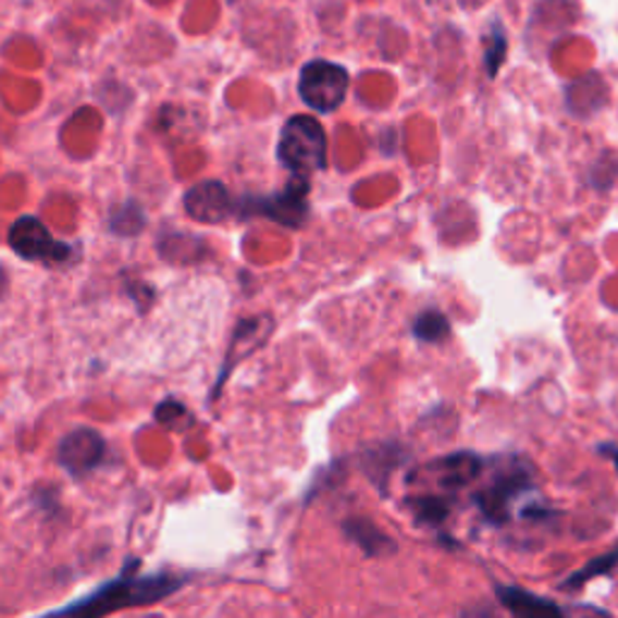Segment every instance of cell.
Returning <instances> with one entry per match:
<instances>
[{
  "mask_svg": "<svg viewBox=\"0 0 618 618\" xmlns=\"http://www.w3.org/2000/svg\"><path fill=\"white\" fill-rule=\"evenodd\" d=\"M483 61H485V69H489V75L495 77V73H498L500 69V63L505 59V35L500 32V27H495L489 37L483 39Z\"/></svg>",
  "mask_w": 618,
  "mask_h": 618,
  "instance_id": "14",
  "label": "cell"
},
{
  "mask_svg": "<svg viewBox=\"0 0 618 618\" xmlns=\"http://www.w3.org/2000/svg\"><path fill=\"white\" fill-rule=\"evenodd\" d=\"M350 77L344 65L331 61H309L297 83L302 102L314 112H336L348 95Z\"/></svg>",
  "mask_w": 618,
  "mask_h": 618,
  "instance_id": "4",
  "label": "cell"
},
{
  "mask_svg": "<svg viewBox=\"0 0 618 618\" xmlns=\"http://www.w3.org/2000/svg\"><path fill=\"white\" fill-rule=\"evenodd\" d=\"M485 471V459L473 455V452H455V455L440 457L428 461L425 467H418L408 481L411 483H428L435 485V489L455 498L459 491L467 489V485L477 483Z\"/></svg>",
  "mask_w": 618,
  "mask_h": 618,
  "instance_id": "5",
  "label": "cell"
},
{
  "mask_svg": "<svg viewBox=\"0 0 618 618\" xmlns=\"http://www.w3.org/2000/svg\"><path fill=\"white\" fill-rule=\"evenodd\" d=\"M140 558H128L114 580L104 582L102 588L71 602L63 609L47 614L44 618H107L114 611L131 609V606H148L164 602L172 594L184 590L191 582V576L184 572H152L140 576Z\"/></svg>",
  "mask_w": 618,
  "mask_h": 618,
  "instance_id": "1",
  "label": "cell"
},
{
  "mask_svg": "<svg viewBox=\"0 0 618 618\" xmlns=\"http://www.w3.org/2000/svg\"><path fill=\"white\" fill-rule=\"evenodd\" d=\"M341 532L370 558L392 556L399 548L396 541L378 522L368 520V517H348V520L341 522Z\"/></svg>",
  "mask_w": 618,
  "mask_h": 618,
  "instance_id": "10",
  "label": "cell"
},
{
  "mask_svg": "<svg viewBox=\"0 0 618 618\" xmlns=\"http://www.w3.org/2000/svg\"><path fill=\"white\" fill-rule=\"evenodd\" d=\"M8 242L15 254L27 261H41L47 267H61V263L71 261L73 247L65 242H57L51 237L47 225L39 218H17L8 232Z\"/></svg>",
  "mask_w": 618,
  "mask_h": 618,
  "instance_id": "6",
  "label": "cell"
},
{
  "mask_svg": "<svg viewBox=\"0 0 618 618\" xmlns=\"http://www.w3.org/2000/svg\"><path fill=\"white\" fill-rule=\"evenodd\" d=\"M602 452H606V455H609V457L614 459V467H616V471H618V449H616L614 445H609V447H602Z\"/></svg>",
  "mask_w": 618,
  "mask_h": 618,
  "instance_id": "16",
  "label": "cell"
},
{
  "mask_svg": "<svg viewBox=\"0 0 618 618\" xmlns=\"http://www.w3.org/2000/svg\"><path fill=\"white\" fill-rule=\"evenodd\" d=\"M279 160L293 176L309 180L326 168V134L317 119L297 114L285 121L279 140Z\"/></svg>",
  "mask_w": 618,
  "mask_h": 618,
  "instance_id": "2",
  "label": "cell"
},
{
  "mask_svg": "<svg viewBox=\"0 0 618 618\" xmlns=\"http://www.w3.org/2000/svg\"><path fill=\"white\" fill-rule=\"evenodd\" d=\"M186 416V408L176 401H164L158 406V411H154V418H158L160 423L164 425H172L176 421V416Z\"/></svg>",
  "mask_w": 618,
  "mask_h": 618,
  "instance_id": "15",
  "label": "cell"
},
{
  "mask_svg": "<svg viewBox=\"0 0 618 618\" xmlns=\"http://www.w3.org/2000/svg\"><path fill=\"white\" fill-rule=\"evenodd\" d=\"M307 194H309V180L293 176L291 184L285 186V191L263 198H249V201L242 203V211L273 218L275 223H281L285 227H302V223L307 220Z\"/></svg>",
  "mask_w": 618,
  "mask_h": 618,
  "instance_id": "7",
  "label": "cell"
},
{
  "mask_svg": "<svg viewBox=\"0 0 618 618\" xmlns=\"http://www.w3.org/2000/svg\"><path fill=\"white\" fill-rule=\"evenodd\" d=\"M107 443L92 428H77L59 445V464L75 479H83L104 461Z\"/></svg>",
  "mask_w": 618,
  "mask_h": 618,
  "instance_id": "8",
  "label": "cell"
},
{
  "mask_svg": "<svg viewBox=\"0 0 618 618\" xmlns=\"http://www.w3.org/2000/svg\"><path fill=\"white\" fill-rule=\"evenodd\" d=\"M532 489V471L520 459H505L495 464L491 479L473 493V505L479 507L485 522L505 524L510 520L512 503Z\"/></svg>",
  "mask_w": 618,
  "mask_h": 618,
  "instance_id": "3",
  "label": "cell"
},
{
  "mask_svg": "<svg viewBox=\"0 0 618 618\" xmlns=\"http://www.w3.org/2000/svg\"><path fill=\"white\" fill-rule=\"evenodd\" d=\"M184 208L198 223H220L232 213L230 196L220 182H203L186 194Z\"/></svg>",
  "mask_w": 618,
  "mask_h": 618,
  "instance_id": "9",
  "label": "cell"
},
{
  "mask_svg": "<svg viewBox=\"0 0 618 618\" xmlns=\"http://www.w3.org/2000/svg\"><path fill=\"white\" fill-rule=\"evenodd\" d=\"M618 566V548H614L611 554H604L600 558H594L590 560L588 566L580 568L578 572H572V576L563 582V590H576L580 588V584L584 582H590L592 578H597V576H604V572H609Z\"/></svg>",
  "mask_w": 618,
  "mask_h": 618,
  "instance_id": "13",
  "label": "cell"
},
{
  "mask_svg": "<svg viewBox=\"0 0 618 618\" xmlns=\"http://www.w3.org/2000/svg\"><path fill=\"white\" fill-rule=\"evenodd\" d=\"M413 336L423 344H440L449 336V322L437 309H425L413 322Z\"/></svg>",
  "mask_w": 618,
  "mask_h": 618,
  "instance_id": "12",
  "label": "cell"
},
{
  "mask_svg": "<svg viewBox=\"0 0 618 618\" xmlns=\"http://www.w3.org/2000/svg\"><path fill=\"white\" fill-rule=\"evenodd\" d=\"M452 505H455V498H449V495L418 493L404 500V510L411 512V517L418 524L443 527L449 520Z\"/></svg>",
  "mask_w": 618,
  "mask_h": 618,
  "instance_id": "11",
  "label": "cell"
}]
</instances>
